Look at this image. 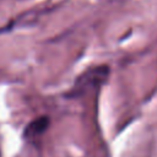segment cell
I'll list each match as a JSON object with an SVG mask.
<instances>
[{"label":"cell","instance_id":"2","mask_svg":"<svg viewBox=\"0 0 157 157\" xmlns=\"http://www.w3.org/2000/svg\"><path fill=\"white\" fill-rule=\"evenodd\" d=\"M49 125V118L43 115V117H39L34 120H32L27 128L25 129V137L27 140H34L37 139L38 136H40L48 128Z\"/></svg>","mask_w":157,"mask_h":157},{"label":"cell","instance_id":"1","mask_svg":"<svg viewBox=\"0 0 157 157\" xmlns=\"http://www.w3.org/2000/svg\"><path fill=\"white\" fill-rule=\"evenodd\" d=\"M109 67L107 65H98L83 71L75 81L72 88L67 93L69 97H78L101 86L108 77Z\"/></svg>","mask_w":157,"mask_h":157}]
</instances>
